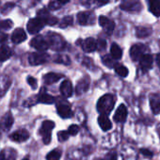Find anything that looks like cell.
Listing matches in <instances>:
<instances>
[{"label":"cell","mask_w":160,"mask_h":160,"mask_svg":"<svg viewBox=\"0 0 160 160\" xmlns=\"http://www.w3.org/2000/svg\"><path fill=\"white\" fill-rule=\"evenodd\" d=\"M152 63H153V59H152V57L150 54H145L139 59V65H140L141 69L144 70V71L150 70L152 67Z\"/></svg>","instance_id":"19"},{"label":"cell","mask_w":160,"mask_h":160,"mask_svg":"<svg viewBox=\"0 0 160 160\" xmlns=\"http://www.w3.org/2000/svg\"><path fill=\"white\" fill-rule=\"evenodd\" d=\"M12 55L11 48L7 45H2L0 47V61H5L9 59Z\"/></svg>","instance_id":"26"},{"label":"cell","mask_w":160,"mask_h":160,"mask_svg":"<svg viewBox=\"0 0 160 160\" xmlns=\"http://www.w3.org/2000/svg\"><path fill=\"white\" fill-rule=\"evenodd\" d=\"M38 102L42 103V104H46V105H50V104H53L55 102V98L53 96H51L50 94L44 92L42 90V92L38 96Z\"/></svg>","instance_id":"24"},{"label":"cell","mask_w":160,"mask_h":160,"mask_svg":"<svg viewBox=\"0 0 160 160\" xmlns=\"http://www.w3.org/2000/svg\"><path fill=\"white\" fill-rule=\"evenodd\" d=\"M44 23L42 19H40L39 17L37 18H32L28 21V31L30 33V34H37L39 33L44 27Z\"/></svg>","instance_id":"4"},{"label":"cell","mask_w":160,"mask_h":160,"mask_svg":"<svg viewBox=\"0 0 160 160\" xmlns=\"http://www.w3.org/2000/svg\"><path fill=\"white\" fill-rule=\"evenodd\" d=\"M114 69H115L116 73L119 74V75L122 76V77H125V76H127V74H128V69H127L125 66H123V65L117 64V65L114 66Z\"/></svg>","instance_id":"30"},{"label":"cell","mask_w":160,"mask_h":160,"mask_svg":"<svg viewBox=\"0 0 160 160\" xmlns=\"http://www.w3.org/2000/svg\"><path fill=\"white\" fill-rule=\"evenodd\" d=\"M13 7H14V4H13V3H8V4L6 5V7H4V8L2 9V13H3V14L8 13L9 9H12Z\"/></svg>","instance_id":"40"},{"label":"cell","mask_w":160,"mask_h":160,"mask_svg":"<svg viewBox=\"0 0 160 160\" xmlns=\"http://www.w3.org/2000/svg\"><path fill=\"white\" fill-rule=\"evenodd\" d=\"M49 59V56L44 52L31 53L28 57V61L31 65H40L45 63Z\"/></svg>","instance_id":"5"},{"label":"cell","mask_w":160,"mask_h":160,"mask_svg":"<svg viewBox=\"0 0 160 160\" xmlns=\"http://www.w3.org/2000/svg\"><path fill=\"white\" fill-rule=\"evenodd\" d=\"M69 132L68 131H59L58 133V138L59 141H65L69 138Z\"/></svg>","instance_id":"34"},{"label":"cell","mask_w":160,"mask_h":160,"mask_svg":"<svg viewBox=\"0 0 160 160\" xmlns=\"http://www.w3.org/2000/svg\"><path fill=\"white\" fill-rule=\"evenodd\" d=\"M60 6H61V4L58 1H54V0L53 1H50L48 4V8L50 10H58L60 8Z\"/></svg>","instance_id":"36"},{"label":"cell","mask_w":160,"mask_h":160,"mask_svg":"<svg viewBox=\"0 0 160 160\" xmlns=\"http://www.w3.org/2000/svg\"><path fill=\"white\" fill-rule=\"evenodd\" d=\"M105 160H117V153L115 152H110L105 157Z\"/></svg>","instance_id":"39"},{"label":"cell","mask_w":160,"mask_h":160,"mask_svg":"<svg viewBox=\"0 0 160 160\" xmlns=\"http://www.w3.org/2000/svg\"><path fill=\"white\" fill-rule=\"evenodd\" d=\"M38 17L43 21L44 24L49 25V26H54L58 23V18L55 16H52L47 10L42 9L38 12Z\"/></svg>","instance_id":"10"},{"label":"cell","mask_w":160,"mask_h":160,"mask_svg":"<svg viewBox=\"0 0 160 160\" xmlns=\"http://www.w3.org/2000/svg\"><path fill=\"white\" fill-rule=\"evenodd\" d=\"M150 107L154 115L160 113V93H152L150 95Z\"/></svg>","instance_id":"13"},{"label":"cell","mask_w":160,"mask_h":160,"mask_svg":"<svg viewBox=\"0 0 160 160\" xmlns=\"http://www.w3.org/2000/svg\"><path fill=\"white\" fill-rule=\"evenodd\" d=\"M28 83L30 85V87H31L32 89H36V88H37V80H36L34 77L28 76Z\"/></svg>","instance_id":"38"},{"label":"cell","mask_w":160,"mask_h":160,"mask_svg":"<svg viewBox=\"0 0 160 160\" xmlns=\"http://www.w3.org/2000/svg\"><path fill=\"white\" fill-rule=\"evenodd\" d=\"M68 132L71 136H74L79 132V126L76 124H72L71 126H69L68 128Z\"/></svg>","instance_id":"35"},{"label":"cell","mask_w":160,"mask_h":160,"mask_svg":"<svg viewBox=\"0 0 160 160\" xmlns=\"http://www.w3.org/2000/svg\"><path fill=\"white\" fill-rule=\"evenodd\" d=\"M127 118V108L124 105H121L114 115V121L117 122H124Z\"/></svg>","instance_id":"15"},{"label":"cell","mask_w":160,"mask_h":160,"mask_svg":"<svg viewBox=\"0 0 160 160\" xmlns=\"http://www.w3.org/2000/svg\"><path fill=\"white\" fill-rule=\"evenodd\" d=\"M60 157H61V151L58 150V149H55V150L51 151L46 155L47 160H59Z\"/></svg>","instance_id":"31"},{"label":"cell","mask_w":160,"mask_h":160,"mask_svg":"<svg viewBox=\"0 0 160 160\" xmlns=\"http://www.w3.org/2000/svg\"><path fill=\"white\" fill-rule=\"evenodd\" d=\"M55 127V122L52 121H44L41 126L40 134L42 136V140L44 144H49L51 141V133Z\"/></svg>","instance_id":"2"},{"label":"cell","mask_w":160,"mask_h":160,"mask_svg":"<svg viewBox=\"0 0 160 160\" xmlns=\"http://www.w3.org/2000/svg\"><path fill=\"white\" fill-rule=\"evenodd\" d=\"M12 124H13V117L9 112L2 119V121H1V127L4 130H10V128L12 127Z\"/></svg>","instance_id":"25"},{"label":"cell","mask_w":160,"mask_h":160,"mask_svg":"<svg viewBox=\"0 0 160 160\" xmlns=\"http://www.w3.org/2000/svg\"><path fill=\"white\" fill-rule=\"evenodd\" d=\"M11 139L16 142H24L28 139L29 138V133L26 129H20L15 131L10 136Z\"/></svg>","instance_id":"14"},{"label":"cell","mask_w":160,"mask_h":160,"mask_svg":"<svg viewBox=\"0 0 160 160\" xmlns=\"http://www.w3.org/2000/svg\"><path fill=\"white\" fill-rule=\"evenodd\" d=\"M60 92L65 98H69L72 95V85L70 80H64L60 85Z\"/></svg>","instance_id":"17"},{"label":"cell","mask_w":160,"mask_h":160,"mask_svg":"<svg viewBox=\"0 0 160 160\" xmlns=\"http://www.w3.org/2000/svg\"><path fill=\"white\" fill-rule=\"evenodd\" d=\"M16 152L12 149H5L0 152V160H15Z\"/></svg>","instance_id":"21"},{"label":"cell","mask_w":160,"mask_h":160,"mask_svg":"<svg viewBox=\"0 0 160 160\" xmlns=\"http://www.w3.org/2000/svg\"><path fill=\"white\" fill-rule=\"evenodd\" d=\"M72 24V16H66L62 19V21L60 23V27L62 28H65L68 26H71Z\"/></svg>","instance_id":"33"},{"label":"cell","mask_w":160,"mask_h":160,"mask_svg":"<svg viewBox=\"0 0 160 160\" xmlns=\"http://www.w3.org/2000/svg\"><path fill=\"white\" fill-rule=\"evenodd\" d=\"M98 123L103 131H108L112 127V123H111L110 120L105 115H101L98 118Z\"/></svg>","instance_id":"23"},{"label":"cell","mask_w":160,"mask_h":160,"mask_svg":"<svg viewBox=\"0 0 160 160\" xmlns=\"http://www.w3.org/2000/svg\"><path fill=\"white\" fill-rule=\"evenodd\" d=\"M57 1H58L60 4H66L70 1V0H57Z\"/></svg>","instance_id":"44"},{"label":"cell","mask_w":160,"mask_h":160,"mask_svg":"<svg viewBox=\"0 0 160 160\" xmlns=\"http://www.w3.org/2000/svg\"><path fill=\"white\" fill-rule=\"evenodd\" d=\"M110 55L113 59H120L122 57V50L117 43H112L110 48Z\"/></svg>","instance_id":"27"},{"label":"cell","mask_w":160,"mask_h":160,"mask_svg":"<svg viewBox=\"0 0 160 160\" xmlns=\"http://www.w3.org/2000/svg\"><path fill=\"white\" fill-rule=\"evenodd\" d=\"M149 10L156 17L160 15V0H148Z\"/></svg>","instance_id":"22"},{"label":"cell","mask_w":160,"mask_h":160,"mask_svg":"<svg viewBox=\"0 0 160 160\" xmlns=\"http://www.w3.org/2000/svg\"><path fill=\"white\" fill-rule=\"evenodd\" d=\"M140 152H141L142 154H144V155H146V156H152V152L151 151L147 150V149H141Z\"/></svg>","instance_id":"41"},{"label":"cell","mask_w":160,"mask_h":160,"mask_svg":"<svg viewBox=\"0 0 160 160\" xmlns=\"http://www.w3.org/2000/svg\"><path fill=\"white\" fill-rule=\"evenodd\" d=\"M115 97L111 94H106L102 96L97 103V110L101 115H108L115 106Z\"/></svg>","instance_id":"1"},{"label":"cell","mask_w":160,"mask_h":160,"mask_svg":"<svg viewBox=\"0 0 160 160\" xmlns=\"http://www.w3.org/2000/svg\"><path fill=\"white\" fill-rule=\"evenodd\" d=\"M146 46L143 44H134L130 49V57L134 61L139 60L144 55L146 51Z\"/></svg>","instance_id":"9"},{"label":"cell","mask_w":160,"mask_h":160,"mask_svg":"<svg viewBox=\"0 0 160 160\" xmlns=\"http://www.w3.org/2000/svg\"><path fill=\"white\" fill-rule=\"evenodd\" d=\"M99 24L100 26L103 28V29L105 30V32H107L108 35H110L115 28V23L113 21H111L110 19H108L106 16H100L99 17Z\"/></svg>","instance_id":"12"},{"label":"cell","mask_w":160,"mask_h":160,"mask_svg":"<svg viewBox=\"0 0 160 160\" xmlns=\"http://www.w3.org/2000/svg\"><path fill=\"white\" fill-rule=\"evenodd\" d=\"M156 62H157V64H158V66L160 68V54H158L156 56Z\"/></svg>","instance_id":"43"},{"label":"cell","mask_w":160,"mask_h":160,"mask_svg":"<svg viewBox=\"0 0 160 160\" xmlns=\"http://www.w3.org/2000/svg\"><path fill=\"white\" fill-rule=\"evenodd\" d=\"M23 160H29V159H28V158H24Z\"/></svg>","instance_id":"45"},{"label":"cell","mask_w":160,"mask_h":160,"mask_svg":"<svg viewBox=\"0 0 160 160\" xmlns=\"http://www.w3.org/2000/svg\"><path fill=\"white\" fill-rule=\"evenodd\" d=\"M97 48H98L97 42L93 38H88L82 42V49L87 53L94 52Z\"/></svg>","instance_id":"16"},{"label":"cell","mask_w":160,"mask_h":160,"mask_svg":"<svg viewBox=\"0 0 160 160\" xmlns=\"http://www.w3.org/2000/svg\"><path fill=\"white\" fill-rule=\"evenodd\" d=\"M121 9L126 12H138L141 10V3L139 0H126L122 3Z\"/></svg>","instance_id":"8"},{"label":"cell","mask_w":160,"mask_h":160,"mask_svg":"<svg viewBox=\"0 0 160 160\" xmlns=\"http://www.w3.org/2000/svg\"><path fill=\"white\" fill-rule=\"evenodd\" d=\"M30 45L32 47H34L35 49L39 50L40 52H44L45 50H47L50 46L49 43L47 42L46 39H44L42 36H36L35 38H33L30 42Z\"/></svg>","instance_id":"6"},{"label":"cell","mask_w":160,"mask_h":160,"mask_svg":"<svg viewBox=\"0 0 160 160\" xmlns=\"http://www.w3.org/2000/svg\"><path fill=\"white\" fill-rule=\"evenodd\" d=\"M7 38H8L7 34H5V33H2V32H0V43H2V42H6Z\"/></svg>","instance_id":"42"},{"label":"cell","mask_w":160,"mask_h":160,"mask_svg":"<svg viewBox=\"0 0 160 160\" xmlns=\"http://www.w3.org/2000/svg\"><path fill=\"white\" fill-rule=\"evenodd\" d=\"M112 57L111 58H109L108 56H105L104 58H103V63L105 64V65H107V66H108V67H112L113 66V61H112Z\"/></svg>","instance_id":"37"},{"label":"cell","mask_w":160,"mask_h":160,"mask_svg":"<svg viewBox=\"0 0 160 160\" xmlns=\"http://www.w3.org/2000/svg\"><path fill=\"white\" fill-rule=\"evenodd\" d=\"M46 40L49 43V46L55 50H62L65 46V41L58 34L49 33Z\"/></svg>","instance_id":"3"},{"label":"cell","mask_w":160,"mask_h":160,"mask_svg":"<svg viewBox=\"0 0 160 160\" xmlns=\"http://www.w3.org/2000/svg\"><path fill=\"white\" fill-rule=\"evenodd\" d=\"M27 40V33L22 28H16L12 35V41L14 43H21L24 41Z\"/></svg>","instance_id":"18"},{"label":"cell","mask_w":160,"mask_h":160,"mask_svg":"<svg viewBox=\"0 0 160 160\" xmlns=\"http://www.w3.org/2000/svg\"><path fill=\"white\" fill-rule=\"evenodd\" d=\"M152 33V28L148 27H138L136 29V34L138 38H146Z\"/></svg>","instance_id":"28"},{"label":"cell","mask_w":160,"mask_h":160,"mask_svg":"<svg viewBox=\"0 0 160 160\" xmlns=\"http://www.w3.org/2000/svg\"><path fill=\"white\" fill-rule=\"evenodd\" d=\"M77 21L80 25H91L94 21V14L91 12H81L77 14Z\"/></svg>","instance_id":"11"},{"label":"cell","mask_w":160,"mask_h":160,"mask_svg":"<svg viewBox=\"0 0 160 160\" xmlns=\"http://www.w3.org/2000/svg\"><path fill=\"white\" fill-rule=\"evenodd\" d=\"M12 26H13V23L11 20H4V21L0 22V29L8 30V29H11L12 28Z\"/></svg>","instance_id":"32"},{"label":"cell","mask_w":160,"mask_h":160,"mask_svg":"<svg viewBox=\"0 0 160 160\" xmlns=\"http://www.w3.org/2000/svg\"><path fill=\"white\" fill-rule=\"evenodd\" d=\"M63 77L62 74L57 73V72H48L43 76V81L47 85H52L56 82H58L59 79Z\"/></svg>","instance_id":"20"},{"label":"cell","mask_w":160,"mask_h":160,"mask_svg":"<svg viewBox=\"0 0 160 160\" xmlns=\"http://www.w3.org/2000/svg\"><path fill=\"white\" fill-rule=\"evenodd\" d=\"M109 0H81L83 5L86 7H92V6H103L107 3H108Z\"/></svg>","instance_id":"29"},{"label":"cell","mask_w":160,"mask_h":160,"mask_svg":"<svg viewBox=\"0 0 160 160\" xmlns=\"http://www.w3.org/2000/svg\"><path fill=\"white\" fill-rule=\"evenodd\" d=\"M57 110H58V115L63 119H68V118L72 117V110L71 108V106L66 101L58 103Z\"/></svg>","instance_id":"7"}]
</instances>
